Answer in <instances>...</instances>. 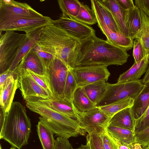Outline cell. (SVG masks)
<instances>
[{
  "label": "cell",
  "mask_w": 149,
  "mask_h": 149,
  "mask_svg": "<svg viewBox=\"0 0 149 149\" xmlns=\"http://www.w3.org/2000/svg\"><path fill=\"white\" fill-rule=\"evenodd\" d=\"M120 8L124 12L129 10L135 6L132 0H116Z\"/></svg>",
  "instance_id": "cell-43"
},
{
  "label": "cell",
  "mask_w": 149,
  "mask_h": 149,
  "mask_svg": "<svg viewBox=\"0 0 149 149\" xmlns=\"http://www.w3.org/2000/svg\"><path fill=\"white\" fill-rule=\"evenodd\" d=\"M23 72L30 76L38 85L46 90L49 94L51 98H54L49 81L46 75H40L29 70H23Z\"/></svg>",
  "instance_id": "cell-33"
},
{
  "label": "cell",
  "mask_w": 149,
  "mask_h": 149,
  "mask_svg": "<svg viewBox=\"0 0 149 149\" xmlns=\"http://www.w3.org/2000/svg\"><path fill=\"white\" fill-rule=\"evenodd\" d=\"M141 13L142 29L140 34L137 38L141 41L146 56L149 54V17L141 11Z\"/></svg>",
  "instance_id": "cell-31"
},
{
  "label": "cell",
  "mask_w": 149,
  "mask_h": 149,
  "mask_svg": "<svg viewBox=\"0 0 149 149\" xmlns=\"http://www.w3.org/2000/svg\"><path fill=\"white\" fill-rule=\"evenodd\" d=\"M31 128L25 107L19 102H13L0 130V139L6 140L13 147L21 149L28 143Z\"/></svg>",
  "instance_id": "cell-4"
},
{
  "label": "cell",
  "mask_w": 149,
  "mask_h": 149,
  "mask_svg": "<svg viewBox=\"0 0 149 149\" xmlns=\"http://www.w3.org/2000/svg\"><path fill=\"white\" fill-rule=\"evenodd\" d=\"M106 91L96 106L109 104L127 97L134 99L143 89L142 80L114 84L107 83Z\"/></svg>",
  "instance_id": "cell-6"
},
{
  "label": "cell",
  "mask_w": 149,
  "mask_h": 149,
  "mask_svg": "<svg viewBox=\"0 0 149 149\" xmlns=\"http://www.w3.org/2000/svg\"><path fill=\"white\" fill-rule=\"evenodd\" d=\"M22 96L26 100L31 98L43 99L51 98L49 94L30 76L23 71L19 78Z\"/></svg>",
  "instance_id": "cell-13"
},
{
  "label": "cell",
  "mask_w": 149,
  "mask_h": 149,
  "mask_svg": "<svg viewBox=\"0 0 149 149\" xmlns=\"http://www.w3.org/2000/svg\"><path fill=\"white\" fill-rule=\"evenodd\" d=\"M53 24L80 41L95 34V30L89 26L63 16L53 20Z\"/></svg>",
  "instance_id": "cell-12"
},
{
  "label": "cell",
  "mask_w": 149,
  "mask_h": 149,
  "mask_svg": "<svg viewBox=\"0 0 149 149\" xmlns=\"http://www.w3.org/2000/svg\"><path fill=\"white\" fill-rule=\"evenodd\" d=\"M134 143L139 144L143 148L149 145V126L135 134Z\"/></svg>",
  "instance_id": "cell-40"
},
{
  "label": "cell",
  "mask_w": 149,
  "mask_h": 149,
  "mask_svg": "<svg viewBox=\"0 0 149 149\" xmlns=\"http://www.w3.org/2000/svg\"><path fill=\"white\" fill-rule=\"evenodd\" d=\"M149 106V82L144 84V86L134 99L131 107L134 121L140 118Z\"/></svg>",
  "instance_id": "cell-21"
},
{
  "label": "cell",
  "mask_w": 149,
  "mask_h": 149,
  "mask_svg": "<svg viewBox=\"0 0 149 149\" xmlns=\"http://www.w3.org/2000/svg\"><path fill=\"white\" fill-rule=\"evenodd\" d=\"M130 56L125 49L94 34L76 46L72 56V68L91 66L122 65Z\"/></svg>",
  "instance_id": "cell-1"
},
{
  "label": "cell",
  "mask_w": 149,
  "mask_h": 149,
  "mask_svg": "<svg viewBox=\"0 0 149 149\" xmlns=\"http://www.w3.org/2000/svg\"><path fill=\"white\" fill-rule=\"evenodd\" d=\"M133 56L134 63L138 62L146 56L142 43L139 39L133 40Z\"/></svg>",
  "instance_id": "cell-38"
},
{
  "label": "cell",
  "mask_w": 149,
  "mask_h": 149,
  "mask_svg": "<svg viewBox=\"0 0 149 149\" xmlns=\"http://www.w3.org/2000/svg\"><path fill=\"white\" fill-rule=\"evenodd\" d=\"M116 141L118 143L119 149H144L138 143H134L131 144H123Z\"/></svg>",
  "instance_id": "cell-44"
},
{
  "label": "cell",
  "mask_w": 149,
  "mask_h": 149,
  "mask_svg": "<svg viewBox=\"0 0 149 149\" xmlns=\"http://www.w3.org/2000/svg\"><path fill=\"white\" fill-rule=\"evenodd\" d=\"M123 12L128 36L133 40L137 38L142 29L140 10L135 5L134 7Z\"/></svg>",
  "instance_id": "cell-15"
},
{
  "label": "cell",
  "mask_w": 149,
  "mask_h": 149,
  "mask_svg": "<svg viewBox=\"0 0 149 149\" xmlns=\"http://www.w3.org/2000/svg\"><path fill=\"white\" fill-rule=\"evenodd\" d=\"M69 69L61 60L54 58L45 70L54 98H64L65 85Z\"/></svg>",
  "instance_id": "cell-9"
},
{
  "label": "cell",
  "mask_w": 149,
  "mask_h": 149,
  "mask_svg": "<svg viewBox=\"0 0 149 149\" xmlns=\"http://www.w3.org/2000/svg\"><path fill=\"white\" fill-rule=\"evenodd\" d=\"M0 74L10 68L15 59L26 34L12 31L0 34Z\"/></svg>",
  "instance_id": "cell-5"
},
{
  "label": "cell",
  "mask_w": 149,
  "mask_h": 149,
  "mask_svg": "<svg viewBox=\"0 0 149 149\" xmlns=\"http://www.w3.org/2000/svg\"><path fill=\"white\" fill-rule=\"evenodd\" d=\"M7 113H6L3 109L0 107V130L3 127Z\"/></svg>",
  "instance_id": "cell-45"
},
{
  "label": "cell",
  "mask_w": 149,
  "mask_h": 149,
  "mask_svg": "<svg viewBox=\"0 0 149 149\" xmlns=\"http://www.w3.org/2000/svg\"><path fill=\"white\" fill-rule=\"evenodd\" d=\"M23 69V70H30L40 75H46L42 64L36 52L33 49L31 50L25 56Z\"/></svg>",
  "instance_id": "cell-28"
},
{
  "label": "cell",
  "mask_w": 149,
  "mask_h": 149,
  "mask_svg": "<svg viewBox=\"0 0 149 149\" xmlns=\"http://www.w3.org/2000/svg\"><path fill=\"white\" fill-rule=\"evenodd\" d=\"M148 149H149V145H148V146L147 147H146Z\"/></svg>",
  "instance_id": "cell-49"
},
{
  "label": "cell",
  "mask_w": 149,
  "mask_h": 149,
  "mask_svg": "<svg viewBox=\"0 0 149 149\" xmlns=\"http://www.w3.org/2000/svg\"><path fill=\"white\" fill-rule=\"evenodd\" d=\"M77 87L74 78L69 69L65 85L64 97L72 101L74 93Z\"/></svg>",
  "instance_id": "cell-34"
},
{
  "label": "cell",
  "mask_w": 149,
  "mask_h": 149,
  "mask_svg": "<svg viewBox=\"0 0 149 149\" xmlns=\"http://www.w3.org/2000/svg\"><path fill=\"white\" fill-rule=\"evenodd\" d=\"M43 16L26 3L13 0H0V24L23 18Z\"/></svg>",
  "instance_id": "cell-8"
},
{
  "label": "cell",
  "mask_w": 149,
  "mask_h": 149,
  "mask_svg": "<svg viewBox=\"0 0 149 149\" xmlns=\"http://www.w3.org/2000/svg\"><path fill=\"white\" fill-rule=\"evenodd\" d=\"M107 131L113 138L121 144H131L134 143L135 134L132 130L109 125Z\"/></svg>",
  "instance_id": "cell-26"
},
{
  "label": "cell",
  "mask_w": 149,
  "mask_h": 149,
  "mask_svg": "<svg viewBox=\"0 0 149 149\" xmlns=\"http://www.w3.org/2000/svg\"><path fill=\"white\" fill-rule=\"evenodd\" d=\"M104 149H119L118 143L107 131L101 135Z\"/></svg>",
  "instance_id": "cell-39"
},
{
  "label": "cell",
  "mask_w": 149,
  "mask_h": 149,
  "mask_svg": "<svg viewBox=\"0 0 149 149\" xmlns=\"http://www.w3.org/2000/svg\"><path fill=\"white\" fill-rule=\"evenodd\" d=\"M106 81L105 80H102L84 87L87 96L96 106L106 91Z\"/></svg>",
  "instance_id": "cell-24"
},
{
  "label": "cell",
  "mask_w": 149,
  "mask_h": 149,
  "mask_svg": "<svg viewBox=\"0 0 149 149\" xmlns=\"http://www.w3.org/2000/svg\"><path fill=\"white\" fill-rule=\"evenodd\" d=\"M26 103L31 111L41 116L40 121L58 136L68 139L83 134L76 120L52 109L34 98L26 100Z\"/></svg>",
  "instance_id": "cell-3"
},
{
  "label": "cell",
  "mask_w": 149,
  "mask_h": 149,
  "mask_svg": "<svg viewBox=\"0 0 149 149\" xmlns=\"http://www.w3.org/2000/svg\"><path fill=\"white\" fill-rule=\"evenodd\" d=\"M33 49L36 52L43 66L44 70L54 58L51 54L44 51L38 45Z\"/></svg>",
  "instance_id": "cell-36"
},
{
  "label": "cell",
  "mask_w": 149,
  "mask_h": 149,
  "mask_svg": "<svg viewBox=\"0 0 149 149\" xmlns=\"http://www.w3.org/2000/svg\"><path fill=\"white\" fill-rule=\"evenodd\" d=\"M53 21L49 17L44 16L10 21L0 24V33L3 31H21L27 34L53 24Z\"/></svg>",
  "instance_id": "cell-11"
},
{
  "label": "cell",
  "mask_w": 149,
  "mask_h": 149,
  "mask_svg": "<svg viewBox=\"0 0 149 149\" xmlns=\"http://www.w3.org/2000/svg\"><path fill=\"white\" fill-rule=\"evenodd\" d=\"M149 64V54L120 75L117 82H127L139 80L145 73Z\"/></svg>",
  "instance_id": "cell-20"
},
{
  "label": "cell",
  "mask_w": 149,
  "mask_h": 149,
  "mask_svg": "<svg viewBox=\"0 0 149 149\" xmlns=\"http://www.w3.org/2000/svg\"><path fill=\"white\" fill-rule=\"evenodd\" d=\"M57 1L63 16L73 19L79 15L81 3L78 0H58Z\"/></svg>",
  "instance_id": "cell-30"
},
{
  "label": "cell",
  "mask_w": 149,
  "mask_h": 149,
  "mask_svg": "<svg viewBox=\"0 0 149 149\" xmlns=\"http://www.w3.org/2000/svg\"><path fill=\"white\" fill-rule=\"evenodd\" d=\"M19 79L9 77L0 90V106L6 113L10 110L16 90L19 88Z\"/></svg>",
  "instance_id": "cell-16"
},
{
  "label": "cell",
  "mask_w": 149,
  "mask_h": 149,
  "mask_svg": "<svg viewBox=\"0 0 149 149\" xmlns=\"http://www.w3.org/2000/svg\"><path fill=\"white\" fill-rule=\"evenodd\" d=\"M107 67L91 66L70 69L76 81L77 87H84L98 81H107L110 75Z\"/></svg>",
  "instance_id": "cell-10"
},
{
  "label": "cell",
  "mask_w": 149,
  "mask_h": 149,
  "mask_svg": "<svg viewBox=\"0 0 149 149\" xmlns=\"http://www.w3.org/2000/svg\"><path fill=\"white\" fill-rule=\"evenodd\" d=\"M79 42L53 24L42 28L37 43L44 51L61 60L71 69L73 53Z\"/></svg>",
  "instance_id": "cell-2"
},
{
  "label": "cell",
  "mask_w": 149,
  "mask_h": 149,
  "mask_svg": "<svg viewBox=\"0 0 149 149\" xmlns=\"http://www.w3.org/2000/svg\"><path fill=\"white\" fill-rule=\"evenodd\" d=\"M10 149H16V148L14 147L11 148Z\"/></svg>",
  "instance_id": "cell-48"
},
{
  "label": "cell",
  "mask_w": 149,
  "mask_h": 149,
  "mask_svg": "<svg viewBox=\"0 0 149 149\" xmlns=\"http://www.w3.org/2000/svg\"><path fill=\"white\" fill-rule=\"evenodd\" d=\"M142 82L144 84L149 82V64L144 76L142 79Z\"/></svg>",
  "instance_id": "cell-46"
},
{
  "label": "cell",
  "mask_w": 149,
  "mask_h": 149,
  "mask_svg": "<svg viewBox=\"0 0 149 149\" xmlns=\"http://www.w3.org/2000/svg\"><path fill=\"white\" fill-rule=\"evenodd\" d=\"M72 19L88 26L97 23L95 16L92 10L87 5L82 3L79 15Z\"/></svg>",
  "instance_id": "cell-32"
},
{
  "label": "cell",
  "mask_w": 149,
  "mask_h": 149,
  "mask_svg": "<svg viewBox=\"0 0 149 149\" xmlns=\"http://www.w3.org/2000/svg\"><path fill=\"white\" fill-rule=\"evenodd\" d=\"M131 107L123 109L115 114L111 118L109 125L134 131V120L132 113Z\"/></svg>",
  "instance_id": "cell-22"
},
{
  "label": "cell",
  "mask_w": 149,
  "mask_h": 149,
  "mask_svg": "<svg viewBox=\"0 0 149 149\" xmlns=\"http://www.w3.org/2000/svg\"><path fill=\"white\" fill-rule=\"evenodd\" d=\"M149 126V106L143 115L134 121V134Z\"/></svg>",
  "instance_id": "cell-35"
},
{
  "label": "cell",
  "mask_w": 149,
  "mask_h": 149,
  "mask_svg": "<svg viewBox=\"0 0 149 149\" xmlns=\"http://www.w3.org/2000/svg\"><path fill=\"white\" fill-rule=\"evenodd\" d=\"M134 101L133 99L127 97L108 104L97 107L109 117L111 118L122 110L131 107L133 105Z\"/></svg>",
  "instance_id": "cell-27"
},
{
  "label": "cell",
  "mask_w": 149,
  "mask_h": 149,
  "mask_svg": "<svg viewBox=\"0 0 149 149\" xmlns=\"http://www.w3.org/2000/svg\"><path fill=\"white\" fill-rule=\"evenodd\" d=\"M0 149H2L1 145L0 146Z\"/></svg>",
  "instance_id": "cell-51"
},
{
  "label": "cell",
  "mask_w": 149,
  "mask_h": 149,
  "mask_svg": "<svg viewBox=\"0 0 149 149\" xmlns=\"http://www.w3.org/2000/svg\"><path fill=\"white\" fill-rule=\"evenodd\" d=\"M54 149H73L68 139L58 136L56 140Z\"/></svg>",
  "instance_id": "cell-41"
},
{
  "label": "cell",
  "mask_w": 149,
  "mask_h": 149,
  "mask_svg": "<svg viewBox=\"0 0 149 149\" xmlns=\"http://www.w3.org/2000/svg\"><path fill=\"white\" fill-rule=\"evenodd\" d=\"M72 102L77 110L80 112L88 111L96 106L87 96L84 87L77 88L73 95Z\"/></svg>",
  "instance_id": "cell-25"
},
{
  "label": "cell",
  "mask_w": 149,
  "mask_h": 149,
  "mask_svg": "<svg viewBox=\"0 0 149 149\" xmlns=\"http://www.w3.org/2000/svg\"><path fill=\"white\" fill-rule=\"evenodd\" d=\"M91 8L96 20L106 25L115 33L121 32L111 11L105 7L100 0H91Z\"/></svg>",
  "instance_id": "cell-17"
},
{
  "label": "cell",
  "mask_w": 149,
  "mask_h": 149,
  "mask_svg": "<svg viewBox=\"0 0 149 149\" xmlns=\"http://www.w3.org/2000/svg\"><path fill=\"white\" fill-rule=\"evenodd\" d=\"M37 132L43 149H54L56 140L53 132L39 121L37 125Z\"/></svg>",
  "instance_id": "cell-29"
},
{
  "label": "cell",
  "mask_w": 149,
  "mask_h": 149,
  "mask_svg": "<svg viewBox=\"0 0 149 149\" xmlns=\"http://www.w3.org/2000/svg\"><path fill=\"white\" fill-rule=\"evenodd\" d=\"M73 149H89L87 145H81L79 147L77 148Z\"/></svg>",
  "instance_id": "cell-47"
},
{
  "label": "cell",
  "mask_w": 149,
  "mask_h": 149,
  "mask_svg": "<svg viewBox=\"0 0 149 149\" xmlns=\"http://www.w3.org/2000/svg\"><path fill=\"white\" fill-rule=\"evenodd\" d=\"M144 148V149H148L147 147H144V148Z\"/></svg>",
  "instance_id": "cell-50"
},
{
  "label": "cell",
  "mask_w": 149,
  "mask_h": 149,
  "mask_svg": "<svg viewBox=\"0 0 149 149\" xmlns=\"http://www.w3.org/2000/svg\"><path fill=\"white\" fill-rule=\"evenodd\" d=\"M86 140V144L89 149H104L101 135L88 134Z\"/></svg>",
  "instance_id": "cell-37"
},
{
  "label": "cell",
  "mask_w": 149,
  "mask_h": 149,
  "mask_svg": "<svg viewBox=\"0 0 149 149\" xmlns=\"http://www.w3.org/2000/svg\"><path fill=\"white\" fill-rule=\"evenodd\" d=\"M37 101L52 109L77 120V110L72 101L65 98L41 99L34 97Z\"/></svg>",
  "instance_id": "cell-14"
},
{
  "label": "cell",
  "mask_w": 149,
  "mask_h": 149,
  "mask_svg": "<svg viewBox=\"0 0 149 149\" xmlns=\"http://www.w3.org/2000/svg\"><path fill=\"white\" fill-rule=\"evenodd\" d=\"M97 25L106 36L107 40L110 43L124 49L127 51L133 47V40L121 32L115 33L111 30L106 25L97 20Z\"/></svg>",
  "instance_id": "cell-18"
},
{
  "label": "cell",
  "mask_w": 149,
  "mask_h": 149,
  "mask_svg": "<svg viewBox=\"0 0 149 149\" xmlns=\"http://www.w3.org/2000/svg\"><path fill=\"white\" fill-rule=\"evenodd\" d=\"M135 5L149 17V0H135Z\"/></svg>",
  "instance_id": "cell-42"
},
{
  "label": "cell",
  "mask_w": 149,
  "mask_h": 149,
  "mask_svg": "<svg viewBox=\"0 0 149 149\" xmlns=\"http://www.w3.org/2000/svg\"><path fill=\"white\" fill-rule=\"evenodd\" d=\"M77 110L78 118L76 120L83 131L89 134L98 135L107 131L111 118L97 107L85 112Z\"/></svg>",
  "instance_id": "cell-7"
},
{
  "label": "cell",
  "mask_w": 149,
  "mask_h": 149,
  "mask_svg": "<svg viewBox=\"0 0 149 149\" xmlns=\"http://www.w3.org/2000/svg\"><path fill=\"white\" fill-rule=\"evenodd\" d=\"M42 29V28L26 34V37L19 50L18 54L8 70H11L17 67L23 57L38 45L37 41L39 38Z\"/></svg>",
  "instance_id": "cell-19"
},
{
  "label": "cell",
  "mask_w": 149,
  "mask_h": 149,
  "mask_svg": "<svg viewBox=\"0 0 149 149\" xmlns=\"http://www.w3.org/2000/svg\"><path fill=\"white\" fill-rule=\"evenodd\" d=\"M100 1L111 13L120 31L125 35L128 36V32L125 21L123 12L116 0H103Z\"/></svg>",
  "instance_id": "cell-23"
}]
</instances>
